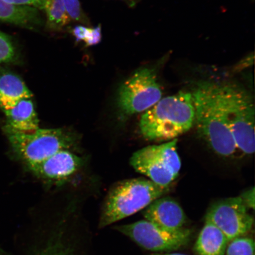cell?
Masks as SVG:
<instances>
[{"mask_svg": "<svg viewBox=\"0 0 255 255\" xmlns=\"http://www.w3.org/2000/svg\"><path fill=\"white\" fill-rule=\"evenodd\" d=\"M91 28H89L84 25H76L73 28L72 33L75 37L76 42L84 41L85 42L90 36Z\"/></svg>", "mask_w": 255, "mask_h": 255, "instance_id": "cell-21", "label": "cell"}, {"mask_svg": "<svg viewBox=\"0 0 255 255\" xmlns=\"http://www.w3.org/2000/svg\"><path fill=\"white\" fill-rule=\"evenodd\" d=\"M0 22L31 30H37L44 24L39 9L12 4L4 0H0Z\"/></svg>", "mask_w": 255, "mask_h": 255, "instance_id": "cell-12", "label": "cell"}, {"mask_svg": "<svg viewBox=\"0 0 255 255\" xmlns=\"http://www.w3.org/2000/svg\"><path fill=\"white\" fill-rule=\"evenodd\" d=\"M4 1L16 5L30 6L39 10H43L46 0H4Z\"/></svg>", "mask_w": 255, "mask_h": 255, "instance_id": "cell-20", "label": "cell"}, {"mask_svg": "<svg viewBox=\"0 0 255 255\" xmlns=\"http://www.w3.org/2000/svg\"><path fill=\"white\" fill-rule=\"evenodd\" d=\"M206 221L218 227L229 242L247 234L254 223L253 216L240 196L213 203L207 210Z\"/></svg>", "mask_w": 255, "mask_h": 255, "instance_id": "cell-9", "label": "cell"}, {"mask_svg": "<svg viewBox=\"0 0 255 255\" xmlns=\"http://www.w3.org/2000/svg\"><path fill=\"white\" fill-rule=\"evenodd\" d=\"M195 111L191 92L181 91L161 98L144 112L139 128L148 141H169L187 132L194 125Z\"/></svg>", "mask_w": 255, "mask_h": 255, "instance_id": "cell-2", "label": "cell"}, {"mask_svg": "<svg viewBox=\"0 0 255 255\" xmlns=\"http://www.w3.org/2000/svg\"><path fill=\"white\" fill-rule=\"evenodd\" d=\"M4 112L7 126L22 132H30L39 128V120L31 99H24L14 107Z\"/></svg>", "mask_w": 255, "mask_h": 255, "instance_id": "cell-14", "label": "cell"}, {"mask_svg": "<svg viewBox=\"0 0 255 255\" xmlns=\"http://www.w3.org/2000/svg\"><path fill=\"white\" fill-rule=\"evenodd\" d=\"M130 1H133V0H130Z\"/></svg>", "mask_w": 255, "mask_h": 255, "instance_id": "cell-26", "label": "cell"}, {"mask_svg": "<svg viewBox=\"0 0 255 255\" xmlns=\"http://www.w3.org/2000/svg\"><path fill=\"white\" fill-rule=\"evenodd\" d=\"M177 142L175 138L161 144L145 146L133 153L130 159V165L152 182L161 187H170L181 168Z\"/></svg>", "mask_w": 255, "mask_h": 255, "instance_id": "cell-6", "label": "cell"}, {"mask_svg": "<svg viewBox=\"0 0 255 255\" xmlns=\"http://www.w3.org/2000/svg\"><path fill=\"white\" fill-rule=\"evenodd\" d=\"M33 255H60L58 252L52 247L49 245H43L38 249L36 251H34Z\"/></svg>", "mask_w": 255, "mask_h": 255, "instance_id": "cell-24", "label": "cell"}, {"mask_svg": "<svg viewBox=\"0 0 255 255\" xmlns=\"http://www.w3.org/2000/svg\"><path fill=\"white\" fill-rule=\"evenodd\" d=\"M5 132L13 151L27 165L43 161L60 151L69 150L75 142L71 133L61 128L22 132L5 126Z\"/></svg>", "mask_w": 255, "mask_h": 255, "instance_id": "cell-5", "label": "cell"}, {"mask_svg": "<svg viewBox=\"0 0 255 255\" xmlns=\"http://www.w3.org/2000/svg\"><path fill=\"white\" fill-rule=\"evenodd\" d=\"M225 255H255V242L248 237H239L229 242Z\"/></svg>", "mask_w": 255, "mask_h": 255, "instance_id": "cell-18", "label": "cell"}, {"mask_svg": "<svg viewBox=\"0 0 255 255\" xmlns=\"http://www.w3.org/2000/svg\"><path fill=\"white\" fill-rule=\"evenodd\" d=\"M33 94L19 76L4 69H0V109L2 111L14 107Z\"/></svg>", "mask_w": 255, "mask_h": 255, "instance_id": "cell-13", "label": "cell"}, {"mask_svg": "<svg viewBox=\"0 0 255 255\" xmlns=\"http://www.w3.org/2000/svg\"><path fill=\"white\" fill-rule=\"evenodd\" d=\"M170 190V187L159 186L145 178L120 181L108 193L102 211L100 227H106L144 209Z\"/></svg>", "mask_w": 255, "mask_h": 255, "instance_id": "cell-3", "label": "cell"}, {"mask_svg": "<svg viewBox=\"0 0 255 255\" xmlns=\"http://www.w3.org/2000/svg\"><path fill=\"white\" fill-rule=\"evenodd\" d=\"M229 241L225 235L206 221L194 247L196 255H225Z\"/></svg>", "mask_w": 255, "mask_h": 255, "instance_id": "cell-15", "label": "cell"}, {"mask_svg": "<svg viewBox=\"0 0 255 255\" xmlns=\"http://www.w3.org/2000/svg\"><path fill=\"white\" fill-rule=\"evenodd\" d=\"M255 190L254 187H251L250 189L245 191L240 195L245 205L249 209H255Z\"/></svg>", "mask_w": 255, "mask_h": 255, "instance_id": "cell-23", "label": "cell"}, {"mask_svg": "<svg viewBox=\"0 0 255 255\" xmlns=\"http://www.w3.org/2000/svg\"><path fill=\"white\" fill-rule=\"evenodd\" d=\"M63 2L71 20L87 23L88 20L83 12L79 0H63Z\"/></svg>", "mask_w": 255, "mask_h": 255, "instance_id": "cell-19", "label": "cell"}, {"mask_svg": "<svg viewBox=\"0 0 255 255\" xmlns=\"http://www.w3.org/2000/svg\"><path fill=\"white\" fill-rule=\"evenodd\" d=\"M153 255H187L179 253H170V254H156Z\"/></svg>", "mask_w": 255, "mask_h": 255, "instance_id": "cell-25", "label": "cell"}, {"mask_svg": "<svg viewBox=\"0 0 255 255\" xmlns=\"http://www.w3.org/2000/svg\"><path fill=\"white\" fill-rule=\"evenodd\" d=\"M192 95L196 127L199 136L217 155L232 158L239 151L229 127L221 84L199 82Z\"/></svg>", "mask_w": 255, "mask_h": 255, "instance_id": "cell-1", "label": "cell"}, {"mask_svg": "<svg viewBox=\"0 0 255 255\" xmlns=\"http://www.w3.org/2000/svg\"><path fill=\"white\" fill-rule=\"evenodd\" d=\"M162 96L155 70L142 68L137 70L121 86L118 105L126 117L144 113L157 103Z\"/></svg>", "mask_w": 255, "mask_h": 255, "instance_id": "cell-7", "label": "cell"}, {"mask_svg": "<svg viewBox=\"0 0 255 255\" xmlns=\"http://www.w3.org/2000/svg\"><path fill=\"white\" fill-rule=\"evenodd\" d=\"M116 229L139 247L154 253L179 250L189 243L192 236L189 229L169 231L145 219L117 226Z\"/></svg>", "mask_w": 255, "mask_h": 255, "instance_id": "cell-8", "label": "cell"}, {"mask_svg": "<svg viewBox=\"0 0 255 255\" xmlns=\"http://www.w3.org/2000/svg\"><path fill=\"white\" fill-rule=\"evenodd\" d=\"M221 87L229 125L238 150L244 155H253L255 148L254 99L237 85L226 83Z\"/></svg>", "mask_w": 255, "mask_h": 255, "instance_id": "cell-4", "label": "cell"}, {"mask_svg": "<svg viewBox=\"0 0 255 255\" xmlns=\"http://www.w3.org/2000/svg\"></svg>", "mask_w": 255, "mask_h": 255, "instance_id": "cell-27", "label": "cell"}, {"mask_svg": "<svg viewBox=\"0 0 255 255\" xmlns=\"http://www.w3.org/2000/svg\"><path fill=\"white\" fill-rule=\"evenodd\" d=\"M102 39V30L100 25L98 26L91 28L90 36L85 41L86 46H93L101 42Z\"/></svg>", "mask_w": 255, "mask_h": 255, "instance_id": "cell-22", "label": "cell"}, {"mask_svg": "<svg viewBox=\"0 0 255 255\" xmlns=\"http://www.w3.org/2000/svg\"><path fill=\"white\" fill-rule=\"evenodd\" d=\"M82 165V160L69 150H62L44 160L27 165L38 177L49 180H62L75 174Z\"/></svg>", "mask_w": 255, "mask_h": 255, "instance_id": "cell-10", "label": "cell"}, {"mask_svg": "<svg viewBox=\"0 0 255 255\" xmlns=\"http://www.w3.org/2000/svg\"><path fill=\"white\" fill-rule=\"evenodd\" d=\"M43 10L46 12L48 30H61L71 21L63 0H46Z\"/></svg>", "mask_w": 255, "mask_h": 255, "instance_id": "cell-16", "label": "cell"}, {"mask_svg": "<svg viewBox=\"0 0 255 255\" xmlns=\"http://www.w3.org/2000/svg\"><path fill=\"white\" fill-rule=\"evenodd\" d=\"M20 53L13 40L0 31V65L20 62Z\"/></svg>", "mask_w": 255, "mask_h": 255, "instance_id": "cell-17", "label": "cell"}, {"mask_svg": "<svg viewBox=\"0 0 255 255\" xmlns=\"http://www.w3.org/2000/svg\"><path fill=\"white\" fill-rule=\"evenodd\" d=\"M142 215L151 222L169 231L183 228L187 217L182 207L170 197H160L144 209Z\"/></svg>", "mask_w": 255, "mask_h": 255, "instance_id": "cell-11", "label": "cell"}]
</instances>
